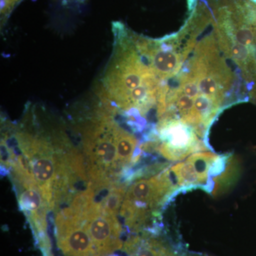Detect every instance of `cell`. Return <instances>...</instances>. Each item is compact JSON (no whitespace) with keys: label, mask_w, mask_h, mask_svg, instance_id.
Returning a JSON list of instances; mask_svg holds the SVG:
<instances>
[{"label":"cell","mask_w":256,"mask_h":256,"mask_svg":"<svg viewBox=\"0 0 256 256\" xmlns=\"http://www.w3.org/2000/svg\"><path fill=\"white\" fill-rule=\"evenodd\" d=\"M138 146V140L134 134L119 124L116 132V148L118 158L122 169L134 162V158L138 156L136 154Z\"/></svg>","instance_id":"obj_9"},{"label":"cell","mask_w":256,"mask_h":256,"mask_svg":"<svg viewBox=\"0 0 256 256\" xmlns=\"http://www.w3.org/2000/svg\"><path fill=\"white\" fill-rule=\"evenodd\" d=\"M239 165L237 160L229 156L225 169L218 176L214 178L212 183V193L220 194L229 188L232 183L235 182L238 176Z\"/></svg>","instance_id":"obj_10"},{"label":"cell","mask_w":256,"mask_h":256,"mask_svg":"<svg viewBox=\"0 0 256 256\" xmlns=\"http://www.w3.org/2000/svg\"><path fill=\"white\" fill-rule=\"evenodd\" d=\"M122 249L129 256H180L162 239L146 234L131 236Z\"/></svg>","instance_id":"obj_8"},{"label":"cell","mask_w":256,"mask_h":256,"mask_svg":"<svg viewBox=\"0 0 256 256\" xmlns=\"http://www.w3.org/2000/svg\"><path fill=\"white\" fill-rule=\"evenodd\" d=\"M82 220L99 256H108L122 249V228L117 216L102 212L100 205L95 202Z\"/></svg>","instance_id":"obj_6"},{"label":"cell","mask_w":256,"mask_h":256,"mask_svg":"<svg viewBox=\"0 0 256 256\" xmlns=\"http://www.w3.org/2000/svg\"><path fill=\"white\" fill-rule=\"evenodd\" d=\"M15 139L26 156L30 172L48 207L55 204L56 180H58L60 161L56 158L53 146L46 138L28 132H18Z\"/></svg>","instance_id":"obj_3"},{"label":"cell","mask_w":256,"mask_h":256,"mask_svg":"<svg viewBox=\"0 0 256 256\" xmlns=\"http://www.w3.org/2000/svg\"><path fill=\"white\" fill-rule=\"evenodd\" d=\"M252 2H254L256 3V0H252Z\"/></svg>","instance_id":"obj_11"},{"label":"cell","mask_w":256,"mask_h":256,"mask_svg":"<svg viewBox=\"0 0 256 256\" xmlns=\"http://www.w3.org/2000/svg\"><path fill=\"white\" fill-rule=\"evenodd\" d=\"M218 156L208 150L197 152L171 166L170 170L174 175L178 190L202 188L210 192V176Z\"/></svg>","instance_id":"obj_7"},{"label":"cell","mask_w":256,"mask_h":256,"mask_svg":"<svg viewBox=\"0 0 256 256\" xmlns=\"http://www.w3.org/2000/svg\"><path fill=\"white\" fill-rule=\"evenodd\" d=\"M56 236L58 246L65 256H100L84 220L70 207L57 216Z\"/></svg>","instance_id":"obj_5"},{"label":"cell","mask_w":256,"mask_h":256,"mask_svg":"<svg viewBox=\"0 0 256 256\" xmlns=\"http://www.w3.org/2000/svg\"><path fill=\"white\" fill-rule=\"evenodd\" d=\"M176 190L178 188L172 180L171 171L168 168L159 174L138 180L126 192L122 212L134 222H148Z\"/></svg>","instance_id":"obj_2"},{"label":"cell","mask_w":256,"mask_h":256,"mask_svg":"<svg viewBox=\"0 0 256 256\" xmlns=\"http://www.w3.org/2000/svg\"><path fill=\"white\" fill-rule=\"evenodd\" d=\"M112 33V54L95 92L129 124L144 128L146 116L154 108L156 112L162 82L138 50L132 30L116 22Z\"/></svg>","instance_id":"obj_1"},{"label":"cell","mask_w":256,"mask_h":256,"mask_svg":"<svg viewBox=\"0 0 256 256\" xmlns=\"http://www.w3.org/2000/svg\"><path fill=\"white\" fill-rule=\"evenodd\" d=\"M152 138L158 142L156 150L170 161L183 160L197 152L208 150L206 142L193 128L175 118L158 120Z\"/></svg>","instance_id":"obj_4"}]
</instances>
